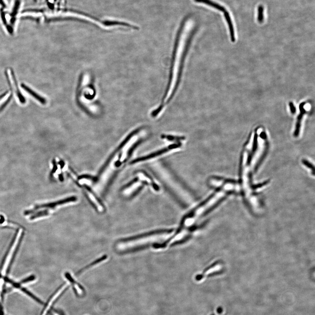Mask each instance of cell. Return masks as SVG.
I'll return each mask as SVG.
<instances>
[{
    "label": "cell",
    "instance_id": "1",
    "mask_svg": "<svg viewBox=\"0 0 315 315\" xmlns=\"http://www.w3.org/2000/svg\"><path fill=\"white\" fill-rule=\"evenodd\" d=\"M172 235L173 233H162L144 236L143 237L122 239L117 243L116 249L120 252H124L148 243L167 239Z\"/></svg>",
    "mask_w": 315,
    "mask_h": 315
},
{
    "label": "cell",
    "instance_id": "2",
    "mask_svg": "<svg viewBox=\"0 0 315 315\" xmlns=\"http://www.w3.org/2000/svg\"><path fill=\"white\" fill-rule=\"evenodd\" d=\"M181 146V144L180 143H179L174 144H172V145H170V146L167 147V148H163V149L159 150V151H157L156 152H153V153H152V154H150V155H148V156H145L139 158H138V159H135L134 160L131 161L130 163H131V164H134V163H137V162H140V161H143L146 160L152 159V158L155 157H156L157 156H160V155H162L163 153H165V152H167L169 151V150L179 148V147Z\"/></svg>",
    "mask_w": 315,
    "mask_h": 315
},
{
    "label": "cell",
    "instance_id": "3",
    "mask_svg": "<svg viewBox=\"0 0 315 315\" xmlns=\"http://www.w3.org/2000/svg\"><path fill=\"white\" fill-rule=\"evenodd\" d=\"M87 192L85 193V194L88 198V200L90 201V203L94 207L98 212L100 213H102L105 211V208L102 203L100 201L95 195L92 192L90 189L88 188V187H86Z\"/></svg>",
    "mask_w": 315,
    "mask_h": 315
},
{
    "label": "cell",
    "instance_id": "4",
    "mask_svg": "<svg viewBox=\"0 0 315 315\" xmlns=\"http://www.w3.org/2000/svg\"><path fill=\"white\" fill-rule=\"evenodd\" d=\"M68 283H66L65 284L63 285L62 287L60 288L57 291V292L53 296L52 298H51V300L49 301V303L47 304V306L45 308V310L43 311V313L42 315H46V314L47 313V312L49 310L50 308H51V306L52 303L54 302V301L56 299V298L59 296V295H60V294L66 288L68 287Z\"/></svg>",
    "mask_w": 315,
    "mask_h": 315
},
{
    "label": "cell",
    "instance_id": "5",
    "mask_svg": "<svg viewBox=\"0 0 315 315\" xmlns=\"http://www.w3.org/2000/svg\"><path fill=\"white\" fill-rule=\"evenodd\" d=\"M21 86L22 88H23L25 90L26 92H28L30 95H31L34 98H36L37 100L39 101L41 104H43V105L46 104L47 101H46V99L44 98L41 96H39L37 93H36V92H34L33 90L29 88V87H28L27 86H26V85L24 84H21Z\"/></svg>",
    "mask_w": 315,
    "mask_h": 315
},
{
    "label": "cell",
    "instance_id": "6",
    "mask_svg": "<svg viewBox=\"0 0 315 315\" xmlns=\"http://www.w3.org/2000/svg\"><path fill=\"white\" fill-rule=\"evenodd\" d=\"M224 15L225 17L226 22L229 25V29L230 34L231 40L233 42H235V34L234 29L233 25L232 23L231 17L230 16L229 14L228 11H226L224 12Z\"/></svg>",
    "mask_w": 315,
    "mask_h": 315
},
{
    "label": "cell",
    "instance_id": "7",
    "mask_svg": "<svg viewBox=\"0 0 315 315\" xmlns=\"http://www.w3.org/2000/svg\"><path fill=\"white\" fill-rule=\"evenodd\" d=\"M76 200H77V198H76V197H69V198H66V199L61 200V201H58L55 202L48 203V204H46V205H42L40 206L39 207H56V206L63 205V204L75 201Z\"/></svg>",
    "mask_w": 315,
    "mask_h": 315
},
{
    "label": "cell",
    "instance_id": "8",
    "mask_svg": "<svg viewBox=\"0 0 315 315\" xmlns=\"http://www.w3.org/2000/svg\"><path fill=\"white\" fill-rule=\"evenodd\" d=\"M194 1L196 2H198V3H204L206 5H208L212 7L213 8H215L219 10V11H222V12H225L226 11V9H225V7L222 6L220 5L217 4V3H215V2L211 1V0H194Z\"/></svg>",
    "mask_w": 315,
    "mask_h": 315
},
{
    "label": "cell",
    "instance_id": "9",
    "mask_svg": "<svg viewBox=\"0 0 315 315\" xmlns=\"http://www.w3.org/2000/svg\"><path fill=\"white\" fill-rule=\"evenodd\" d=\"M11 77H12V80H13L15 86V89H16V94H17V96H18V98H19V100L20 102L21 103L23 104H24L25 102V98L23 96L22 93L20 92L19 89V87H18V83H17V80H16V78H15V75L14 72L11 69Z\"/></svg>",
    "mask_w": 315,
    "mask_h": 315
},
{
    "label": "cell",
    "instance_id": "10",
    "mask_svg": "<svg viewBox=\"0 0 315 315\" xmlns=\"http://www.w3.org/2000/svg\"><path fill=\"white\" fill-rule=\"evenodd\" d=\"M107 258V255H104L102 257H100V258H98L97 260H96V261H93V262H92L91 264H89L87 266H86L84 267L82 269H81V270H79L78 272V274H80L82 273V272H83L84 270L87 269H89V268H91V267L94 266V265L98 264L101 262L105 260H106Z\"/></svg>",
    "mask_w": 315,
    "mask_h": 315
},
{
    "label": "cell",
    "instance_id": "11",
    "mask_svg": "<svg viewBox=\"0 0 315 315\" xmlns=\"http://www.w3.org/2000/svg\"><path fill=\"white\" fill-rule=\"evenodd\" d=\"M65 276L71 282V283L73 284V285L74 286V288L76 289V290H77V292L79 294H82V289L80 288V287L79 286L77 282L74 280V279L71 277V275L69 274L68 273H66L65 274Z\"/></svg>",
    "mask_w": 315,
    "mask_h": 315
},
{
    "label": "cell",
    "instance_id": "12",
    "mask_svg": "<svg viewBox=\"0 0 315 315\" xmlns=\"http://www.w3.org/2000/svg\"><path fill=\"white\" fill-rule=\"evenodd\" d=\"M161 138H165L169 141H181V140H185L186 138L184 137H178V136H174L173 135H165L162 134L161 136Z\"/></svg>",
    "mask_w": 315,
    "mask_h": 315
},
{
    "label": "cell",
    "instance_id": "13",
    "mask_svg": "<svg viewBox=\"0 0 315 315\" xmlns=\"http://www.w3.org/2000/svg\"><path fill=\"white\" fill-rule=\"evenodd\" d=\"M264 7L261 5L258 7V15H257V20L258 22L260 23H261L264 21Z\"/></svg>",
    "mask_w": 315,
    "mask_h": 315
},
{
    "label": "cell",
    "instance_id": "14",
    "mask_svg": "<svg viewBox=\"0 0 315 315\" xmlns=\"http://www.w3.org/2000/svg\"><path fill=\"white\" fill-rule=\"evenodd\" d=\"M12 97V93H11V95L10 96H9V98H8V100H7L5 102H4V103H3V104H2V105H1V106H0V112L3 110V109H4V108H5V107L7 105H8V104H9V102H10L11 100Z\"/></svg>",
    "mask_w": 315,
    "mask_h": 315
},
{
    "label": "cell",
    "instance_id": "15",
    "mask_svg": "<svg viewBox=\"0 0 315 315\" xmlns=\"http://www.w3.org/2000/svg\"><path fill=\"white\" fill-rule=\"evenodd\" d=\"M23 291L24 292H25V293L27 294L28 295H29V296L31 297L33 299L36 300V301H37V302H39V303H41H41H42V302L41 301V300H39V298H37L35 296H34V295H33V294H31V293L29 292L28 291H27V290H25V289H23Z\"/></svg>",
    "mask_w": 315,
    "mask_h": 315
},
{
    "label": "cell",
    "instance_id": "16",
    "mask_svg": "<svg viewBox=\"0 0 315 315\" xmlns=\"http://www.w3.org/2000/svg\"><path fill=\"white\" fill-rule=\"evenodd\" d=\"M289 107H290L291 113L293 114H295V112H296V107L294 106V103L291 102L289 103Z\"/></svg>",
    "mask_w": 315,
    "mask_h": 315
},
{
    "label": "cell",
    "instance_id": "17",
    "mask_svg": "<svg viewBox=\"0 0 315 315\" xmlns=\"http://www.w3.org/2000/svg\"><path fill=\"white\" fill-rule=\"evenodd\" d=\"M52 163H53V165H54V166H53V169H52V170L51 173L53 174L55 173L56 171V170H57V165H56V161L54 159L53 160V161H52Z\"/></svg>",
    "mask_w": 315,
    "mask_h": 315
},
{
    "label": "cell",
    "instance_id": "18",
    "mask_svg": "<svg viewBox=\"0 0 315 315\" xmlns=\"http://www.w3.org/2000/svg\"><path fill=\"white\" fill-rule=\"evenodd\" d=\"M8 92H8V91H6V92H4V93L1 94V95L0 96V100H1V99H2V98H3V97H5V96L6 95H7V94H8Z\"/></svg>",
    "mask_w": 315,
    "mask_h": 315
},
{
    "label": "cell",
    "instance_id": "19",
    "mask_svg": "<svg viewBox=\"0 0 315 315\" xmlns=\"http://www.w3.org/2000/svg\"><path fill=\"white\" fill-rule=\"evenodd\" d=\"M0 5H1L2 7H5V4L4 1H3V0H0Z\"/></svg>",
    "mask_w": 315,
    "mask_h": 315
},
{
    "label": "cell",
    "instance_id": "20",
    "mask_svg": "<svg viewBox=\"0 0 315 315\" xmlns=\"http://www.w3.org/2000/svg\"><path fill=\"white\" fill-rule=\"evenodd\" d=\"M222 308H218V312H219V313H220L221 312H222Z\"/></svg>",
    "mask_w": 315,
    "mask_h": 315
},
{
    "label": "cell",
    "instance_id": "21",
    "mask_svg": "<svg viewBox=\"0 0 315 315\" xmlns=\"http://www.w3.org/2000/svg\"><path fill=\"white\" fill-rule=\"evenodd\" d=\"M54 315H58V314H56V313H55V314H54Z\"/></svg>",
    "mask_w": 315,
    "mask_h": 315
}]
</instances>
